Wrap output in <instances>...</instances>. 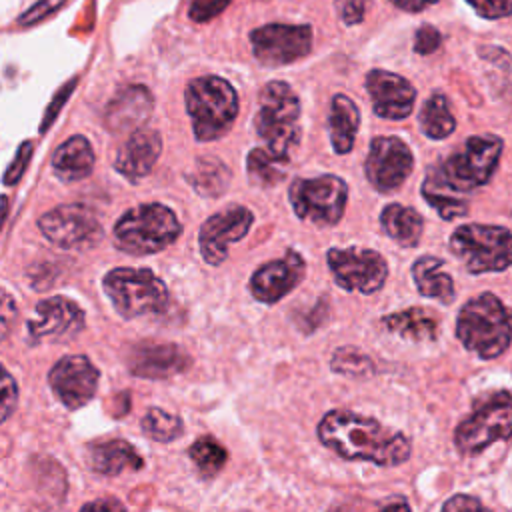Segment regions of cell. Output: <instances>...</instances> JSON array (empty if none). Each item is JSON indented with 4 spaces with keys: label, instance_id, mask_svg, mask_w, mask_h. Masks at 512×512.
Wrapping results in <instances>:
<instances>
[{
    "label": "cell",
    "instance_id": "1",
    "mask_svg": "<svg viewBox=\"0 0 512 512\" xmlns=\"http://www.w3.org/2000/svg\"><path fill=\"white\" fill-rule=\"evenodd\" d=\"M320 442L344 460H366L376 466H398L410 458V440L378 420L350 412L330 410L318 424Z\"/></svg>",
    "mask_w": 512,
    "mask_h": 512
},
{
    "label": "cell",
    "instance_id": "2",
    "mask_svg": "<svg viewBox=\"0 0 512 512\" xmlns=\"http://www.w3.org/2000/svg\"><path fill=\"white\" fill-rule=\"evenodd\" d=\"M502 148V140L492 134L468 138L458 152L448 156L434 172L428 174L422 190L448 194L470 192L484 186L498 166Z\"/></svg>",
    "mask_w": 512,
    "mask_h": 512
},
{
    "label": "cell",
    "instance_id": "3",
    "mask_svg": "<svg viewBox=\"0 0 512 512\" xmlns=\"http://www.w3.org/2000/svg\"><path fill=\"white\" fill-rule=\"evenodd\" d=\"M456 336L466 350L490 360L500 356L512 340V316L490 292L468 300L456 320Z\"/></svg>",
    "mask_w": 512,
    "mask_h": 512
},
{
    "label": "cell",
    "instance_id": "4",
    "mask_svg": "<svg viewBox=\"0 0 512 512\" xmlns=\"http://www.w3.org/2000/svg\"><path fill=\"white\" fill-rule=\"evenodd\" d=\"M186 112L196 140H218L232 128L238 116V96L234 86L220 76H200L184 90Z\"/></svg>",
    "mask_w": 512,
    "mask_h": 512
},
{
    "label": "cell",
    "instance_id": "5",
    "mask_svg": "<svg viewBox=\"0 0 512 512\" xmlns=\"http://www.w3.org/2000/svg\"><path fill=\"white\" fill-rule=\"evenodd\" d=\"M182 232L176 214L158 202L140 204L124 212L114 224L112 236L120 252L130 256H148L164 250Z\"/></svg>",
    "mask_w": 512,
    "mask_h": 512
},
{
    "label": "cell",
    "instance_id": "6",
    "mask_svg": "<svg viewBox=\"0 0 512 512\" xmlns=\"http://www.w3.org/2000/svg\"><path fill=\"white\" fill-rule=\"evenodd\" d=\"M254 128L266 148L290 158L300 142V100L296 92L280 80L264 84L258 96Z\"/></svg>",
    "mask_w": 512,
    "mask_h": 512
},
{
    "label": "cell",
    "instance_id": "7",
    "mask_svg": "<svg viewBox=\"0 0 512 512\" xmlns=\"http://www.w3.org/2000/svg\"><path fill=\"white\" fill-rule=\"evenodd\" d=\"M102 288L126 320L162 312L168 304L166 284L146 268H114L106 272Z\"/></svg>",
    "mask_w": 512,
    "mask_h": 512
},
{
    "label": "cell",
    "instance_id": "8",
    "mask_svg": "<svg viewBox=\"0 0 512 512\" xmlns=\"http://www.w3.org/2000/svg\"><path fill=\"white\" fill-rule=\"evenodd\" d=\"M450 250L472 274L500 272L512 266V232L500 226L464 224L450 236Z\"/></svg>",
    "mask_w": 512,
    "mask_h": 512
},
{
    "label": "cell",
    "instance_id": "9",
    "mask_svg": "<svg viewBox=\"0 0 512 512\" xmlns=\"http://www.w3.org/2000/svg\"><path fill=\"white\" fill-rule=\"evenodd\" d=\"M288 200L300 220L316 226H334L344 214L348 186L334 174L294 178L288 188Z\"/></svg>",
    "mask_w": 512,
    "mask_h": 512
},
{
    "label": "cell",
    "instance_id": "10",
    "mask_svg": "<svg viewBox=\"0 0 512 512\" xmlns=\"http://www.w3.org/2000/svg\"><path fill=\"white\" fill-rule=\"evenodd\" d=\"M512 436V394L498 392L454 432V444L462 454H478L496 440Z\"/></svg>",
    "mask_w": 512,
    "mask_h": 512
},
{
    "label": "cell",
    "instance_id": "11",
    "mask_svg": "<svg viewBox=\"0 0 512 512\" xmlns=\"http://www.w3.org/2000/svg\"><path fill=\"white\" fill-rule=\"evenodd\" d=\"M42 236L62 250H86L102 238V224L86 204H62L38 220Z\"/></svg>",
    "mask_w": 512,
    "mask_h": 512
},
{
    "label": "cell",
    "instance_id": "12",
    "mask_svg": "<svg viewBox=\"0 0 512 512\" xmlns=\"http://www.w3.org/2000/svg\"><path fill=\"white\" fill-rule=\"evenodd\" d=\"M326 260L336 284L348 292L372 294L388 276L386 260L368 248H330Z\"/></svg>",
    "mask_w": 512,
    "mask_h": 512
},
{
    "label": "cell",
    "instance_id": "13",
    "mask_svg": "<svg viewBox=\"0 0 512 512\" xmlns=\"http://www.w3.org/2000/svg\"><path fill=\"white\" fill-rule=\"evenodd\" d=\"M252 54L266 66L292 64L312 48V28L308 24H266L250 32Z\"/></svg>",
    "mask_w": 512,
    "mask_h": 512
},
{
    "label": "cell",
    "instance_id": "14",
    "mask_svg": "<svg viewBox=\"0 0 512 512\" xmlns=\"http://www.w3.org/2000/svg\"><path fill=\"white\" fill-rule=\"evenodd\" d=\"M414 166V158L404 140L396 136H376L370 144L364 172L378 192H394L404 184Z\"/></svg>",
    "mask_w": 512,
    "mask_h": 512
},
{
    "label": "cell",
    "instance_id": "15",
    "mask_svg": "<svg viewBox=\"0 0 512 512\" xmlns=\"http://www.w3.org/2000/svg\"><path fill=\"white\" fill-rule=\"evenodd\" d=\"M254 222V214L244 206H230L204 220L198 234L200 254L206 264L220 266L228 258V246L242 240Z\"/></svg>",
    "mask_w": 512,
    "mask_h": 512
},
{
    "label": "cell",
    "instance_id": "16",
    "mask_svg": "<svg viewBox=\"0 0 512 512\" xmlns=\"http://www.w3.org/2000/svg\"><path fill=\"white\" fill-rule=\"evenodd\" d=\"M98 380V368L88 360V356L82 354H70L60 358L48 374V384L52 392L68 410H78L86 406L96 394Z\"/></svg>",
    "mask_w": 512,
    "mask_h": 512
},
{
    "label": "cell",
    "instance_id": "17",
    "mask_svg": "<svg viewBox=\"0 0 512 512\" xmlns=\"http://www.w3.org/2000/svg\"><path fill=\"white\" fill-rule=\"evenodd\" d=\"M84 310L66 296H52L36 304V320L28 322V342L70 340L84 328Z\"/></svg>",
    "mask_w": 512,
    "mask_h": 512
},
{
    "label": "cell",
    "instance_id": "18",
    "mask_svg": "<svg viewBox=\"0 0 512 512\" xmlns=\"http://www.w3.org/2000/svg\"><path fill=\"white\" fill-rule=\"evenodd\" d=\"M304 272V258L296 250H286L282 258L266 262L252 274L250 292L258 302L274 304L300 284Z\"/></svg>",
    "mask_w": 512,
    "mask_h": 512
},
{
    "label": "cell",
    "instance_id": "19",
    "mask_svg": "<svg viewBox=\"0 0 512 512\" xmlns=\"http://www.w3.org/2000/svg\"><path fill=\"white\" fill-rule=\"evenodd\" d=\"M366 90L372 98V108L380 118L402 120L410 116L414 108V86L394 72L370 70L366 74Z\"/></svg>",
    "mask_w": 512,
    "mask_h": 512
},
{
    "label": "cell",
    "instance_id": "20",
    "mask_svg": "<svg viewBox=\"0 0 512 512\" xmlns=\"http://www.w3.org/2000/svg\"><path fill=\"white\" fill-rule=\"evenodd\" d=\"M190 366L188 354L172 342H138L128 352V368L138 378L160 380Z\"/></svg>",
    "mask_w": 512,
    "mask_h": 512
},
{
    "label": "cell",
    "instance_id": "21",
    "mask_svg": "<svg viewBox=\"0 0 512 512\" xmlns=\"http://www.w3.org/2000/svg\"><path fill=\"white\" fill-rule=\"evenodd\" d=\"M162 152V138L152 128H138L128 134L118 148L114 168L130 182H138L150 174Z\"/></svg>",
    "mask_w": 512,
    "mask_h": 512
},
{
    "label": "cell",
    "instance_id": "22",
    "mask_svg": "<svg viewBox=\"0 0 512 512\" xmlns=\"http://www.w3.org/2000/svg\"><path fill=\"white\" fill-rule=\"evenodd\" d=\"M154 106V98L150 90L142 84H132L122 88L106 106L104 124L110 132H134L144 126L150 118Z\"/></svg>",
    "mask_w": 512,
    "mask_h": 512
},
{
    "label": "cell",
    "instance_id": "23",
    "mask_svg": "<svg viewBox=\"0 0 512 512\" xmlns=\"http://www.w3.org/2000/svg\"><path fill=\"white\" fill-rule=\"evenodd\" d=\"M86 460L90 468L102 476H118L124 470H140L144 466L136 448L122 438L88 444Z\"/></svg>",
    "mask_w": 512,
    "mask_h": 512
},
{
    "label": "cell",
    "instance_id": "24",
    "mask_svg": "<svg viewBox=\"0 0 512 512\" xmlns=\"http://www.w3.org/2000/svg\"><path fill=\"white\" fill-rule=\"evenodd\" d=\"M52 170L62 182H76L92 174L94 152L84 136H70L52 154Z\"/></svg>",
    "mask_w": 512,
    "mask_h": 512
},
{
    "label": "cell",
    "instance_id": "25",
    "mask_svg": "<svg viewBox=\"0 0 512 512\" xmlns=\"http://www.w3.org/2000/svg\"><path fill=\"white\" fill-rule=\"evenodd\" d=\"M358 126H360L358 106L346 94H336L330 102V114H328V132H330V142L336 154H348L352 150L358 134Z\"/></svg>",
    "mask_w": 512,
    "mask_h": 512
},
{
    "label": "cell",
    "instance_id": "26",
    "mask_svg": "<svg viewBox=\"0 0 512 512\" xmlns=\"http://www.w3.org/2000/svg\"><path fill=\"white\" fill-rule=\"evenodd\" d=\"M442 266L444 262L440 258L422 256L412 264V278L422 296L450 304L454 300V282Z\"/></svg>",
    "mask_w": 512,
    "mask_h": 512
},
{
    "label": "cell",
    "instance_id": "27",
    "mask_svg": "<svg viewBox=\"0 0 512 512\" xmlns=\"http://www.w3.org/2000/svg\"><path fill=\"white\" fill-rule=\"evenodd\" d=\"M380 224L382 230L400 246L412 248L420 242L424 220L422 216L408 206L402 204H388L380 212Z\"/></svg>",
    "mask_w": 512,
    "mask_h": 512
},
{
    "label": "cell",
    "instance_id": "28",
    "mask_svg": "<svg viewBox=\"0 0 512 512\" xmlns=\"http://www.w3.org/2000/svg\"><path fill=\"white\" fill-rule=\"evenodd\" d=\"M382 324L386 330L416 342L434 340L438 336V322L424 308H406V310L388 314L382 318Z\"/></svg>",
    "mask_w": 512,
    "mask_h": 512
},
{
    "label": "cell",
    "instance_id": "29",
    "mask_svg": "<svg viewBox=\"0 0 512 512\" xmlns=\"http://www.w3.org/2000/svg\"><path fill=\"white\" fill-rule=\"evenodd\" d=\"M288 162H290V158L278 156L268 148H254L248 152L246 172L254 186L270 188L284 180Z\"/></svg>",
    "mask_w": 512,
    "mask_h": 512
},
{
    "label": "cell",
    "instance_id": "30",
    "mask_svg": "<svg viewBox=\"0 0 512 512\" xmlns=\"http://www.w3.org/2000/svg\"><path fill=\"white\" fill-rule=\"evenodd\" d=\"M188 182L202 196H220L230 184V170L214 156H202L188 174Z\"/></svg>",
    "mask_w": 512,
    "mask_h": 512
},
{
    "label": "cell",
    "instance_id": "31",
    "mask_svg": "<svg viewBox=\"0 0 512 512\" xmlns=\"http://www.w3.org/2000/svg\"><path fill=\"white\" fill-rule=\"evenodd\" d=\"M418 122L422 132L432 138V140H442L448 138L454 128H456V120L450 112L448 100L444 94L434 92L422 106L420 114H418Z\"/></svg>",
    "mask_w": 512,
    "mask_h": 512
},
{
    "label": "cell",
    "instance_id": "32",
    "mask_svg": "<svg viewBox=\"0 0 512 512\" xmlns=\"http://www.w3.org/2000/svg\"><path fill=\"white\" fill-rule=\"evenodd\" d=\"M188 456L194 462V466L204 474V476H214L218 474L226 460H228V452L222 444H218L212 436H200L190 448H188Z\"/></svg>",
    "mask_w": 512,
    "mask_h": 512
},
{
    "label": "cell",
    "instance_id": "33",
    "mask_svg": "<svg viewBox=\"0 0 512 512\" xmlns=\"http://www.w3.org/2000/svg\"><path fill=\"white\" fill-rule=\"evenodd\" d=\"M142 432L154 442H172L184 432L182 418L162 408H150L142 418Z\"/></svg>",
    "mask_w": 512,
    "mask_h": 512
},
{
    "label": "cell",
    "instance_id": "34",
    "mask_svg": "<svg viewBox=\"0 0 512 512\" xmlns=\"http://www.w3.org/2000/svg\"><path fill=\"white\" fill-rule=\"evenodd\" d=\"M330 368L338 374H346V376H368L374 372V364L370 360V356L362 354L360 350L352 348V346H344L338 348L332 354V362Z\"/></svg>",
    "mask_w": 512,
    "mask_h": 512
},
{
    "label": "cell",
    "instance_id": "35",
    "mask_svg": "<svg viewBox=\"0 0 512 512\" xmlns=\"http://www.w3.org/2000/svg\"><path fill=\"white\" fill-rule=\"evenodd\" d=\"M422 196L426 202L444 218V220H454L458 216H464L468 212V204L464 200H458L450 194H440V192H428L422 190Z\"/></svg>",
    "mask_w": 512,
    "mask_h": 512
},
{
    "label": "cell",
    "instance_id": "36",
    "mask_svg": "<svg viewBox=\"0 0 512 512\" xmlns=\"http://www.w3.org/2000/svg\"><path fill=\"white\" fill-rule=\"evenodd\" d=\"M64 4H66V0H38L36 4H32L28 10H24V12L18 16L16 26H20V28L36 26V24H40L42 20L50 18L52 14H56Z\"/></svg>",
    "mask_w": 512,
    "mask_h": 512
},
{
    "label": "cell",
    "instance_id": "37",
    "mask_svg": "<svg viewBox=\"0 0 512 512\" xmlns=\"http://www.w3.org/2000/svg\"><path fill=\"white\" fill-rule=\"evenodd\" d=\"M32 154H34V144L30 140H24L18 146V150L14 154V160L10 162V166L4 172V178H2L4 186H14L22 178V174L26 172V168H28V164L32 160Z\"/></svg>",
    "mask_w": 512,
    "mask_h": 512
},
{
    "label": "cell",
    "instance_id": "38",
    "mask_svg": "<svg viewBox=\"0 0 512 512\" xmlns=\"http://www.w3.org/2000/svg\"><path fill=\"white\" fill-rule=\"evenodd\" d=\"M230 0H192L188 8V16L194 22H208L222 14L228 8Z\"/></svg>",
    "mask_w": 512,
    "mask_h": 512
},
{
    "label": "cell",
    "instance_id": "39",
    "mask_svg": "<svg viewBox=\"0 0 512 512\" xmlns=\"http://www.w3.org/2000/svg\"><path fill=\"white\" fill-rule=\"evenodd\" d=\"M474 12L488 20L506 18L512 14V0H466Z\"/></svg>",
    "mask_w": 512,
    "mask_h": 512
},
{
    "label": "cell",
    "instance_id": "40",
    "mask_svg": "<svg viewBox=\"0 0 512 512\" xmlns=\"http://www.w3.org/2000/svg\"><path fill=\"white\" fill-rule=\"evenodd\" d=\"M440 42H442V34L434 26L424 24L414 34V52H418L422 56L432 54V52L438 50Z\"/></svg>",
    "mask_w": 512,
    "mask_h": 512
},
{
    "label": "cell",
    "instance_id": "41",
    "mask_svg": "<svg viewBox=\"0 0 512 512\" xmlns=\"http://www.w3.org/2000/svg\"><path fill=\"white\" fill-rule=\"evenodd\" d=\"M16 400H18V386L12 378V374L8 370H4L2 376V422H6L10 418V414L16 408Z\"/></svg>",
    "mask_w": 512,
    "mask_h": 512
},
{
    "label": "cell",
    "instance_id": "42",
    "mask_svg": "<svg viewBox=\"0 0 512 512\" xmlns=\"http://www.w3.org/2000/svg\"><path fill=\"white\" fill-rule=\"evenodd\" d=\"M336 8L340 12L342 22L352 26V24L362 22L364 10H366V0H336Z\"/></svg>",
    "mask_w": 512,
    "mask_h": 512
},
{
    "label": "cell",
    "instance_id": "43",
    "mask_svg": "<svg viewBox=\"0 0 512 512\" xmlns=\"http://www.w3.org/2000/svg\"><path fill=\"white\" fill-rule=\"evenodd\" d=\"M440 512H490V510L484 508L478 498H472L466 494H456L450 500H446V504L442 506Z\"/></svg>",
    "mask_w": 512,
    "mask_h": 512
},
{
    "label": "cell",
    "instance_id": "44",
    "mask_svg": "<svg viewBox=\"0 0 512 512\" xmlns=\"http://www.w3.org/2000/svg\"><path fill=\"white\" fill-rule=\"evenodd\" d=\"M76 86V80H70L56 96H54V100H52V104L46 108V114H44V120H42V124H40V132H46L48 130V126L54 122V118L58 116V112H60V108L64 106V102L68 100V94L72 92V88Z\"/></svg>",
    "mask_w": 512,
    "mask_h": 512
},
{
    "label": "cell",
    "instance_id": "45",
    "mask_svg": "<svg viewBox=\"0 0 512 512\" xmlns=\"http://www.w3.org/2000/svg\"><path fill=\"white\" fill-rule=\"evenodd\" d=\"M80 512H126L124 504L116 498H98L80 508Z\"/></svg>",
    "mask_w": 512,
    "mask_h": 512
},
{
    "label": "cell",
    "instance_id": "46",
    "mask_svg": "<svg viewBox=\"0 0 512 512\" xmlns=\"http://www.w3.org/2000/svg\"><path fill=\"white\" fill-rule=\"evenodd\" d=\"M16 316V306L10 298L8 292L2 294V338L8 336V330H10V318Z\"/></svg>",
    "mask_w": 512,
    "mask_h": 512
},
{
    "label": "cell",
    "instance_id": "47",
    "mask_svg": "<svg viewBox=\"0 0 512 512\" xmlns=\"http://www.w3.org/2000/svg\"><path fill=\"white\" fill-rule=\"evenodd\" d=\"M396 8L404 10V12H422L424 8L436 4L438 0H390Z\"/></svg>",
    "mask_w": 512,
    "mask_h": 512
},
{
    "label": "cell",
    "instance_id": "48",
    "mask_svg": "<svg viewBox=\"0 0 512 512\" xmlns=\"http://www.w3.org/2000/svg\"><path fill=\"white\" fill-rule=\"evenodd\" d=\"M332 512H358L350 506H342V508H334ZM372 512H410V506L404 502V500H396V502H390V504H384Z\"/></svg>",
    "mask_w": 512,
    "mask_h": 512
}]
</instances>
